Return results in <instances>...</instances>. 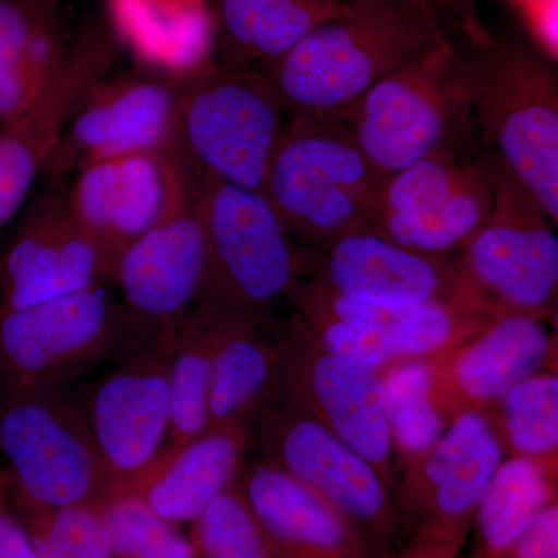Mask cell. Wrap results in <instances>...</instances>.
Listing matches in <instances>:
<instances>
[{"label":"cell","instance_id":"cell-3","mask_svg":"<svg viewBox=\"0 0 558 558\" xmlns=\"http://www.w3.org/2000/svg\"><path fill=\"white\" fill-rule=\"evenodd\" d=\"M332 116L385 178L433 154L473 156L480 145L461 54L450 38L411 58Z\"/></svg>","mask_w":558,"mask_h":558},{"label":"cell","instance_id":"cell-31","mask_svg":"<svg viewBox=\"0 0 558 558\" xmlns=\"http://www.w3.org/2000/svg\"><path fill=\"white\" fill-rule=\"evenodd\" d=\"M505 457L538 462L558 475V373L545 369L484 411Z\"/></svg>","mask_w":558,"mask_h":558},{"label":"cell","instance_id":"cell-10","mask_svg":"<svg viewBox=\"0 0 558 558\" xmlns=\"http://www.w3.org/2000/svg\"><path fill=\"white\" fill-rule=\"evenodd\" d=\"M288 304L328 351L384 373L396 363L435 359L486 328L495 317L451 306H380L343 299L300 278Z\"/></svg>","mask_w":558,"mask_h":558},{"label":"cell","instance_id":"cell-15","mask_svg":"<svg viewBox=\"0 0 558 558\" xmlns=\"http://www.w3.org/2000/svg\"><path fill=\"white\" fill-rule=\"evenodd\" d=\"M502 458L483 413L465 411L451 418L427 453L399 468L395 497L403 527L413 537L461 553L481 497Z\"/></svg>","mask_w":558,"mask_h":558},{"label":"cell","instance_id":"cell-28","mask_svg":"<svg viewBox=\"0 0 558 558\" xmlns=\"http://www.w3.org/2000/svg\"><path fill=\"white\" fill-rule=\"evenodd\" d=\"M216 54L263 70L359 0H207Z\"/></svg>","mask_w":558,"mask_h":558},{"label":"cell","instance_id":"cell-12","mask_svg":"<svg viewBox=\"0 0 558 558\" xmlns=\"http://www.w3.org/2000/svg\"><path fill=\"white\" fill-rule=\"evenodd\" d=\"M182 89L183 81L140 68L97 81L65 123L44 178L57 186L98 161L140 153L182 154Z\"/></svg>","mask_w":558,"mask_h":558},{"label":"cell","instance_id":"cell-19","mask_svg":"<svg viewBox=\"0 0 558 558\" xmlns=\"http://www.w3.org/2000/svg\"><path fill=\"white\" fill-rule=\"evenodd\" d=\"M207 242L194 201L121 252L112 282L131 330V351L174 333L199 300Z\"/></svg>","mask_w":558,"mask_h":558},{"label":"cell","instance_id":"cell-5","mask_svg":"<svg viewBox=\"0 0 558 558\" xmlns=\"http://www.w3.org/2000/svg\"><path fill=\"white\" fill-rule=\"evenodd\" d=\"M332 113L289 116L263 193L300 248L368 229L385 185Z\"/></svg>","mask_w":558,"mask_h":558},{"label":"cell","instance_id":"cell-35","mask_svg":"<svg viewBox=\"0 0 558 558\" xmlns=\"http://www.w3.org/2000/svg\"><path fill=\"white\" fill-rule=\"evenodd\" d=\"M191 539L197 558H282L234 484L194 521Z\"/></svg>","mask_w":558,"mask_h":558},{"label":"cell","instance_id":"cell-1","mask_svg":"<svg viewBox=\"0 0 558 558\" xmlns=\"http://www.w3.org/2000/svg\"><path fill=\"white\" fill-rule=\"evenodd\" d=\"M447 38L427 0H359L259 72L289 116L336 113Z\"/></svg>","mask_w":558,"mask_h":558},{"label":"cell","instance_id":"cell-37","mask_svg":"<svg viewBox=\"0 0 558 558\" xmlns=\"http://www.w3.org/2000/svg\"><path fill=\"white\" fill-rule=\"evenodd\" d=\"M10 481L0 484V558H38L27 529L13 512Z\"/></svg>","mask_w":558,"mask_h":558},{"label":"cell","instance_id":"cell-33","mask_svg":"<svg viewBox=\"0 0 558 558\" xmlns=\"http://www.w3.org/2000/svg\"><path fill=\"white\" fill-rule=\"evenodd\" d=\"M116 558H197L193 539L142 501L113 492L98 502Z\"/></svg>","mask_w":558,"mask_h":558},{"label":"cell","instance_id":"cell-21","mask_svg":"<svg viewBox=\"0 0 558 558\" xmlns=\"http://www.w3.org/2000/svg\"><path fill=\"white\" fill-rule=\"evenodd\" d=\"M105 250L57 186L33 202L0 256V310H20L112 282Z\"/></svg>","mask_w":558,"mask_h":558},{"label":"cell","instance_id":"cell-40","mask_svg":"<svg viewBox=\"0 0 558 558\" xmlns=\"http://www.w3.org/2000/svg\"><path fill=\"white\" fill-rule=\"evenodd\" d=\"M7 481H10L9 476H7V473L3 472L2 469H0V484L7 483Z\"/></svg>","mask_w":558,"mask_h":558},{"label":"cell","instance_id":"cell-25","mask_svg":"<svg viewBox=\"0 0 558 558\" xmlns=\"http://www.w3.org/2000/svg\"><path fill=\"white\" fill-rule=\"evenodd\" d=\"M102 17L135 68L183 81L215 58L207 0H105Z\"/></svg>","mask_w":558,"mask_h":558},{"label":"cell","instance_id":"cell-42","mask_svg":"<svg viewBox=\"0 0 558 558\" xmlns=\"http://www.w3.org/2000/svg\"><path fill=\"white\" fill-rule=\"evenodd\" d=\"M0 124H2V120H0Z\"/></svg>","mask_w":558,"mask_h":558},{"label":"cell","instance_id":"cell-24","mask_svg":"<svg viewBox=\"0 0 558 558\" xmlns=\"http://www.w3.org/2000/svg\"><path fill=\"white\" fill-rule=\"evenodd\" d=\"M250 440L245 425L207 428L182 446L165 447L142 475L116 492L142 499L156 515L175 526L193 524L233 486Z\"/></svg>","mask_w":558,"mask_h":558},{"label":"cell","instance_id":"cell-22","mask_svg":"<svg viewBox=\"0 0 558 558\" xmlns=\"http://www.w3.org/2000/svg\"><path fill=\"white\" fill-rule=\"evenodd\" d=\"M432 395L447 421L484 413L510 388L557 369V336L545 318L502 314L469 340L432 359Z\"/></svg>","mask_w":558,"mask_h":558},{"label":"cell","instance_id":"cell-20","mask_svg":"<svg viewBox=\"0 0 558 558\" xmlns=\"http://www.w3.org/2000/svg\"><path fill=\"white\" fill-rule=\"evenodd\" d=\"M120 46L105 17L69 43L61 69L31 108L0 124V229L14 218L49 161L83 95L109 75Z\"/></svg>","mask_w":558,"mask_h":558},{"label":"cell","instance_id":"cell-36","mask_svg":"<svg viewBox=\"0 0 558 558\" xmlns=\"http://www.w3.org/2000/svg\"><path fill=\"white\" fill-rule=\"evenodd\" d=\"M505 558H558V501L538 513Z\"/></svg>","mask_w":558,"mask_h":558},{"label":"cell","instance_id":"cell-29","mask_svg":"<svg viewBox=\"0 0 558 558\" xmlns=\"http://www.w3.org/2000/svg\"><path fill=\"white\" fill-rule=\"evenodd\" d=\"M558 475L532 459L502 458L476 509L472 558H505L543 509L557 499Z\"/></svg>","mask_w":558,"mask_h":558},{"label":"cell","instance_id":"cell-14","mask_svg":"<svg viewBox=\"0 0 558 558\" xmlns=\"http://www.w3.org/2000/svg\"><path fill=\"white\" fill-rule=\"evenodd\" d=\"M300 278L343 299L380 306L451 304L495 317L457 259L414 252L369 229L300 248Z\"/></svg>","mask_w":558,"mask_h":558},{"label":"cell","instance_id":"cell-27","mask_svg":"<svg viewBox=\"0 0 558 558\" xmlns=\"http://www.w3.org/2000/svg\"><path fill=\"white\" fill-rule=\"evenodd\" d=\"M69 43L58 0H0V120L24 112L47 90Z\"/></svg>","mask_w":558,"mask_h":558},{"label":"cell","instance_id":"cell-11","mask_svg":"<svg viewBox=\"0 0 558 558\" xmlns=\"http://www.w3.org/2000/svg\"><path fill=\"white\" fill-rule=\"evenodd\" d=\"M281 368L277 402L317 418L362 453L392 487L399 462L385 414L384 377L328 351L295 315L275 323Z\"/></svg>","mask_w":558,"mask_h":558},{"label":"cell","instance_id":"cell-32","mask_svg":"<svg viewBox=\"0 0 558 558\" xmlns=\"http://www.w3.org/2000/svg\"><path fill=\"white\" fill-rule=\"evenodd\" d=\"M385 414L399 468L427 453L449 427L432 395V359L405 360L381 373Z\"/></svg>","mask_w":558,"mask_h":558},{"label":"cell","instance_id":"cell-8","mask_svg":"<svg viewBox=\"0 0 558 558\" xmlns=\"http://www.w3.org/2000/svg\"><path fill=\"white\" fill-rule=\"evenodd\" d=\"M288 119L259 70L215 54L183 80L180 149L197 174L263 191Z\"/></svg>","mask_w":558,"mask_h":558},{"label":"cell","instance_id":"cell-4","mask_svg":"<svg viewBox=\"0 0 558 558\" xmlns=\"http://www.w3.org/2000/svg\"><path fill=\"white\" fill-rule=\"evenodd\" d=\"M0 461L14 508L98 505L109 494L86 414L64 385L0 374Z\"/></svg>","mask_w":558,"mask_h":558},{"label":"cell","instance_id":"cell-9","mask_svg":"<svg viewBox=\"0 0 558 558\" xmlns=\"http://www.w3.org/2000/svg\"><path fill=\"white\" fill-rule=\"evenodd\" d=\"M263 461L328 499L384 558L403 529L395 490L379 470L336 433L295 407L270 402L250 425Z\"/></svg>","mask_w":558,"mask_h":558},{"label":"cell","instance_id":"cell-30","mask_svg":"<svg viewBox=\"0 0 558 558\" xmlns=\"http://www.w3.org/2000/svg\"><path fill=\"white\" fill-rule=\"evenodd\" d=\"M220 311L197 301L178 326L170 357L171 425L165 447H178L208 428L213 359Z\"/></svg>","mask_w":558,"mask_h":558},{"label":"cell","instance_id":"cell-41","mask_svg":"<svg viewBox=\"0 0 558 558\" xmlns=\"http://www.w3.org/2000/svg\"><path fill=\"white\" fill-rule=\"evenodd\" d=\"M462 2L468 3V5H475V2H473V0H462Z\"/></svg>","mask_w":558,"mask_h":558},{"label":"cell","instance_id":"cell-18","mask_svg":"<svg viewBox=\"0 0 558 558\" xmlns=\"http://www.w3.org/2000/svg\"><path fill=\"white\" fill-rule=\"evenodd\" d=\"M196 183L182 154L140 153L76 172L65 199L116 267L128 245L189 207Z\"/></svg>","mask_w":558,"mask_h":558},{"label":"cell","instance_id":"cell-26","mask_svg":"<svg viewBox=\"0 0 558 558\" xmlns=\"http://www.w3.org/2000/svg\"><path fill=\"white\" fill-rule=\"evenodd\" d=\"M219 336L213 359L208 428L250 427L264 407L277 398L281 348L275 323L264 325L220 310Z\"/></svg>","mask_w":558,"mask_h":558},{"label":"cell","instance_id":"cell-17","mask_svg":"<svg viewBox=\"0 0 558 558\" xmlns=\"http://www.w3.org/2000/svg\"><path fill=\"white\" fill-rule=\"evenodd\" d=\"M174 333L117 359L116 366L94 385L81 405L100 454L109 494L142 475L167 446Z\"/></svg>","mask_w":558,"mask_h":558},{"label":"cell","instance_id":"cell-2","mask_svg":"<svg viewBox=\"0 0 558 558\" xmlns=\"http://www.w3.org/2000/svg\"><path fill=\"white\" fill-rule=\"evenodd\" d=\"M453 43V40H451ZM481 145L494 150L558 222V73L531 35L486 31L453 43Z\"/></svg>","mask_w":558,"mask_h":558},{"label":"cell","instance_id":"cell-16","mask_svg":"<svg viewBox=\"0 0 558 558\" xmlns=\"http://www.w3.org/2000/svg\"><path fill=\"white\" fill-rule=\"evenodd\" d=\"M490 208V189L473 156L438 153L385 180L368 229L414 252L454 258Z\"/></svg>","mask_w":558,"mask_h":558},{"label":"cell","instance_id":"cell-38","mask_svg":"<svg viewBox=\"0 0 558 558\" xmlns=\"http://www.w3.org/2000/svg\"><path fill=\"white\" fill-rule=\"evenodd\" d=\"M458 550L421 537H413L389 558H459Z\"/></svg>","mask_w":558,"mask_h":558},{"label":"cell","instance_id":"cell-6","mask_svg":"<svg viewBox=\"0 0 558 558\" xmlns=\"http://www.w3.org/2000/svg\"><path fill=\"white\" fill-rule=\"evenodd\" d=\"M207 242L199 300L271 325L300 279V247L263 191L197 174L194 196Z\"/></svg>","mask_w":558,"mask_h":558},{"label":"cell","instance_id":"cell-39","mask_svg":"<svg viewBox=\"0 0 558 558\" xmlns=\"http://www.w3.org/2000/svg\"><path fill=\"white\" fill-rule=\"evenodd\" d=\"M427 3L438 14L444 28L458 27L473 14V10L461 0H427Z\"/></svg>","mask_w":558,"mask_h":558},{"label":"cell","instance_id":"cell-23","mask_svg":"<svg viewBox=\"0 0 558 558\" xmlns=\"http://www.w3.org/2000/svg\"><path fill=\"white\" fill-rule=\"evenodd\" d=\"M234 486L282 558H384L328 499L263 459L244 461Z\"/></svg>","mask_w":558,"mask_h":558},{"label":"cell","instance_id":"cell-13","mask_svg":"<svg viewBox=\"0 0 558 558\" xmlns=\"http://www.w3.org/2000/svg\"><path fill=\"white\" fill-rule=\"evenodd\" d=\"M130 351L126 314L105 284L20 310H0L3 376L65 387L102 360Z\"/></svg>","mask_w":558,"mask_h":558},{"label":"cell","instance_id":"cell-34","mask_svg":"<svg viewBox=\"0 0 558 558\" xmlns=\"http://www.w3.org/2000/svg\"><path fill=\"white\" fill-rule=\"evenodd\" d=\"M11 509L31 534L38 558H116L98 505Z\"/></svg>","mask_w":558,"mask_h":558},{"label":"cell","instance_id":"cell-7","mask_svg":"<svg viewBox=\"0 0 558 558\" xmlns=\"http://www.w3.org/2000/svg\"><path fill=\"white\" fill-rule=\"evenodd\" d=\"M492 193L486 222L454 256L458 269L498 317L556 312L558 240L545 209L498 154L478 145L473 153Z\"/></svg>","mask_w":558,"mask_h":558}]
</instances>
